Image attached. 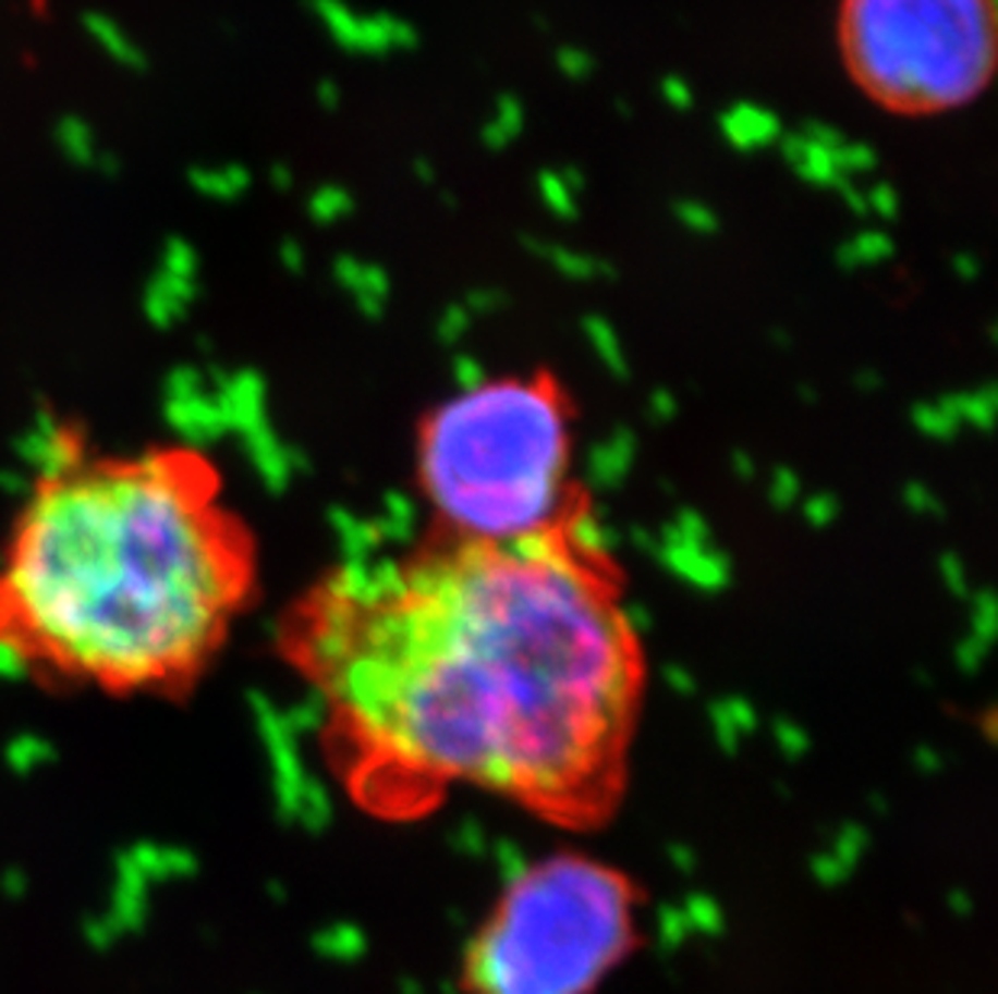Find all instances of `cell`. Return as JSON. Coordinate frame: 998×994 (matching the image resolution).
<instances>
[{
  "instance_id": "6da1fadb",
  "label": "cell",
  "mask_w": 998,
  "mask_h": 994,
  "mask_svg": "<svg viewBox=\"0 0 998 994\" xmlns=\"http://www.w3.org/2000/svg\"><path fill=\"white\" fill-rule=\"evenodd\" d=\"M275 646L320 708L327 772L375 820L468 788L592 830L628 791L646 655L588 511L333 565Z\"/></svg>"
},
{
  "instance_id": "7a4b0ae2",
  "label": "cell",
  "mask_w": 998,
  "mask_h": 994,
  "mask_svg": "<svg viewBox=\"0 0 998 994\" xmlns=\"http://www.w3.org/2000/svg\"><path fill=\"white\" fill-rule=\"evenodd\" d=\"M256 591V533L210 452L59 427L0 542V659L42 688L179 701Z\"/></svg>"
},
{
  "instance_id": "3957f363",
  "label": "cell",
  "mask_w": 998,
  "mask_h": 994,
  "mask_svg": "<svg viewBox=\"0 0 998 994\" xmlns=\"http://www.w3.org/2000/svg\"><path fill=\"white\" fill-rule=\"evenodd\" d=\"M572 407L546 375L472 378L417 430V481L437 533L508 540L588 511L569 478Z\"/></svg>"
},
{
  "instance_id": "277c9868",
  "label": "cell",
  "mask_w": 998,
  "mask_h": 994,
  "mask_svg": "<svg viewBox=\"0 0 998 994\" xmlns=\"http://www.w3.org/2000/svg\"><path fill=\"white\" fill-rule=\"evenodd\" d=\"M643 940V892L595 856L524 866L459 956L462 994H598Z\"/></svg>"
},
{
  "instance_id": "5b68a950",
  "label": "cell",
  "mask_w": 998,
  "mask_h": 994,
  "mask_svg": "<svg viewBox=\"0 0 998 994\" xmlns=\"http://www.w3.org/2000/svg\"><path fill=\"white\" fill-rule=\"evenodd\" d=\"M840 52L856 85L889 110L966 107L996 72V0H843Z\"/></svg>"
},
{
  "instance_id": "8992f818",
  "label": "cell",
  "mask_w": 998,
  "mask_h": 994,
  "mask_svg": "<svg viewBox=\"0 0 998 994\" xmlns=\"http://www.w3.org/2000/svg\"><path fill=\"white\" fill-rule=\"evenodd\" d=\"M314 13L324 20V26L333 33V39L363 56H388L394 49H417L421 33L411 20H401L394 13H368L356 16L343 0H311Z\"/></svg>"
},
{
  "instance_id": "52a82bcc",
  "label": "cell",
  "mask_w": 998,
  "mask_h": 994,
  "mask_svg": "<svg viewBox=\"0 0 998 994\" xmlns=\"http://www.w3.org/2000/svg\"><path fill=\"white\" fill-rule=\"evenodd\" d=\"M721 133L727 146L740 152H759L782 139V120L776 110L759 107L753 100H737L721 113Z\"/></svg>"
},
{
  "instance_id": "ba28073f",
  "label": "cell",
  "mask_w": 998,
  "mask_h": 994,
  "mask_svg": "<svg viewBox=\"0 0 998 994\" xmlns=\"http://www.w3.org/2000/svg\"><path fill=\"white\" fill-rule=\"evenodd\" d=\"M782 159L789 162V169L812 187H827L833 191V184L843 179L837 172V162H833V152L817 146L812 139H805L799 130L795 133H782V139L776 143Z\"/></svg>"
},
{
  "instance_id": "9c48e42d",
  "label": "cell",
  "mask_w": 998,
  "mask_h": 994,
  "mask_svg": "<svg viewBox=\"0 0 998 994\" xmlns=\"http://www.w3.org/2000/svg\"><path fill=\"white\" fill-rule=\"evenodd\" d=\"M524 123H527V110L524 103L514 97V94H501L495 100V113L491 120L482 126V146L491 149V152H501L508 149L521 133H524Z\"/></svg>"
},
{
  "instance_id": "30bf717a",
  "label": "cell",
  "mask_w": 998,
  "mask_h": 994,
  "mask_svg": "<svg viewBox=\"0 0 998 994\" xmlns=\"http://www.w3.org/2000/svg\"><path fill=\"white\" fill-rule=\"evenodd\" d=\"M537 194H540V200L552 217H559V220H575L579 217V197L562 184L556 169H544L537 175Z\"/></svg>"
},
{
  "instance_id": "8fae6325",
  "label": "cell",
  "mask_w": 998,
  "mask_h": 994,
  "mask_svg": "<svg viewBox=\"0 0 998 994\" xmlns=\"http://www.w3.org/2000/svg\"><path fill=\"white\" fill-rule=\"evenodd\" d=\"M833 162H837V172L843 175V179H860V175H869V172H876V165H879V156H876V149L873 146H866V143H853V139H847L837 152H833Z\"/></svg>"
},
{
  "instance_id": "7c38bea8",
  "label": "cell",
  "mask_w": 998,
  "mask_h": 994,
  "mask_svg": "<svg viewBox=\"0 0 998 994\" xmlns=\"http://www.w3.org/2000/svg\"><path fill=\"white\" fill-rule=\"evenodd\" d=\"M672 217H676L682 226L695 230V233H715V230L721 226L718 210H715V207H708L705 200H695V197H682V200H676V204H672Z\"/></svg>"
},
{
  "instance_id": "4fadbf2b",
  "label": "cell",
  "mask_w": 998,
  "mask_h": 994,
  "mask_svg": "<svg viewBox=\"0 0 998 994\" xmlns=\"http://www.w3.org/2000/svg\"><path fill=\"white\" fill-rule=\"evenodd\" d=\"M353 207H356V200H353V194L343 191V187H320V191L311 197V213H314V220H320V223L340 220V217H346Z\"/></svg>"
},
{
  "instance_id": "5bb4252c",
  "label": "cell",
  "mask_w": 998,
  "mask_h": 994,
  "mask_svg": "<svg viewBox=\"0 0 998 994\" xmlns=\"http://www.w3.org/2000/svg\"><path fill=\"white\" fill-rule=\"evenodd\" d=\"M556 69L569 82H585L595 75V56L582 46H559L556 49Z\"/></svg>"
},
{
  "instance_id": "9a60e30c",
  "label": "cell",
  "mask_w": 998,
  "mask_h": 994,
  "mask_svg": "<svg viewBox=\"0 0 998 994\" xmlns=\"http://www.w3.org/2000/svg\"><path fill=\"white\" fill-rule=\"evenodd\" d=\"M889 249H892V243H889V236L886 233H879V230H869V233H860L853 243H843V249H840V259H883V256H889Z\"/></svg>"
},
{
  "instance_id": "2e32d148",
  "label": "cell",
  "mask_w": 998,
  "mask_h": 994,
  "mask_svg": "<svg viewBox=\"0 0 998 994\" xmlns=\"http://www.w3.org/2000/svg\"><path fill=\"white\" fill-rule=\"evenodd\" d=\"M866 207H869V213L879 217V220H899V213H902V197H899V191H896L892 184L879 181V184L866 187Z\"/></svg>"
},
{
  "instance_id": "e0dca14e",
  "label": "cell",
  "mask_w": 998,
  "mask_h": 994,
  "mask_svg": "<svg viewBox=\"0 0 998 994\" xmlns=\"http://www.w3.org/2000/svg\"><path fill=\"white\" fill-rule=\"evenodd\" d=\"M659 97H662L672 110H679V113H685V110L695 107V90H692V85H689L685 78H679V75H666V78L659 82Z\"/></svg>"
},
{
  "instance_id": "ac0fdd59",
  "label": "cell",
  "mask_w": 998,
  "mask_h": 994,
  "mask_svg": "<svg viewBox=\"0 0 998 994\" xmlns=\"http://www.w3.org/2000/svg\"><path fill=\"white\" fill-rule=\"evenodd\" d=\"M805 139H812L817 146H824V149H830V152H837L843 143H847V136L837 130V126H830V123H824V120H808V123H802V130H799Z\"/></svg>"
},
{
  "instance_id": "d6986e66",
  "label": "cell",
  "mask_w": 998,
  "mask_h": 994,
  "mask_svg": "<svg viewBox=\"0 0 998 994\" xmlns=\"http://www.w3.org/2000/svg\"><path fill=\"white\" fill-rule=\"evenodd\" d=\"M531 249H537V253H546L556 266L562 271H572V274H585V271H592V259L588 256H575V253H565V249H556V246H544V243H527Z\"/></svg>"
},
{
  "instance_id": "ffe728a7",
  "label": "cell",
  "mask_w": 998,
  "mask_h": 994,
  "mask_svg": "<svg viewBox=\"0 0 998 994\" xmlns=\"http://www.w3.org/2000/svg\"><path fill=\"white\" fill-rule=\"evenodd\" d=\"M833 191L840 194V200L856 213V217H869V207H866V187H860L853 179H840L833 184Z\"/></svg>"
},
{
  "instance_id": "44dd1931",
  "label": "cell",
  "mask_w": 998,
  "mask_h": 994,
  "mask_svg": "<svg viewBox=\"0 0 998 994\" xmlns=\"http://www.w3.org/2000/svg\"><path fill=\"white\" fill-rule=\"evenodd\" d=\"M556 172H559V179H562V184H565V187H569V191H572L575 197H579V194L585 191V184H588V179H585V172H582L579 165H562V169H556Z\"/></svg>"
},
{
  "instance_id": "7402d4cb",
  "label": "cell",
  "mask_w": 998,
  "mask_h": 994,
  "mask_svg": "<svg viewBox=\"0 0 998 994\" xmlns=\"http://www.w3.org/2000/svg\"><path fill=\"white\" fill-rule=\"evenodd\" d=\"M414 179L421 181V184H434V181H437V169H434V162H427V159H414Z\"/></svg>"
},
{
  "instance_id": "603a6c76",
  "label": "cell",
  "mask_w": 998,
  "mask_h": 994,
  "mask_svg": "<svg viewBox=\"0 0 998 994\" xmlns=\"http://www.w3.org/2000/svg\"><path fill=\"white\" fill-rule=\"evenodd\" d=\"M320 97H324V103H330V107H337V103H340V90H337L333 82L320 85Z\"/></svg>"
}]
</instances>
